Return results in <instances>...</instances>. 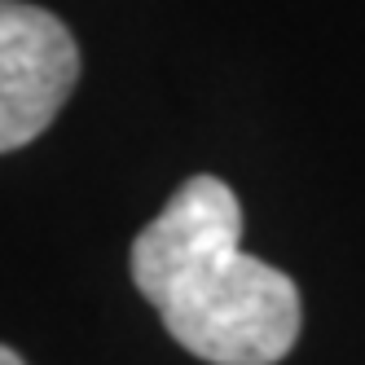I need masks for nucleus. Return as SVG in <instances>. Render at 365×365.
Segmentation results:
<instances>
[{
    "instance_id": "nucleus-1",
    "label": "nucleus",
    "mask_w": 365,
    "mask_h": 365,
    "mask_svg": "<svg viewBox=\"0 0 365 365\" xmlns=\"http://www.w3.org/2000/svg\"><path fill=\"white\" fill-rule=\"evenodd\" d=\"M242 202L220 176H190L128 251L163 330L207 365H277L304 330L299 286L238 247Z\"/></svg>"
},
{
    "instance_id": "nucleus-2",
    "label": "nucleus",
    "mask_w": 365,
    "mask_h": 365,
    "mask_svg": "<svg viewBox=\"0 0 365 365\" xmlns=\"http://www.w3.org/2000/svg\"><path fill=\"white\" fill-rule=\"evenodd\" d=\"M80 44L71 27L27 0L0 5V150L31 145L80 84Z\"/></svg>"
},
{
    "instance_id": "nucleus-3",
    "label": "nucleus",
    "mask_w": 365,
    "mask_h": 365,
    "mask_svg": "<svg viewBox=\"0 0 365 365\" xmlns=\"http://www.w3.org/2000/svg\"><path fill=\"white\" fill-rule=\"evenodd\" d=\"M0 365H27V361L18 356V348H14V344H5V348H0Z\"/></svg>"
}]
</instances>
